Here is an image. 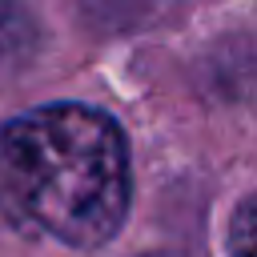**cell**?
<instances>
[{
	"instance_id": "277c9868",
	"label": "cell",
	"mask_w": 257,
	"mask_h": 257,
	"mask_svg": "<svg viewBox=\"0 0 257 257\" xmlns=\"http://www.w3.org/2000/svg\"><path fill=\"white\" fill-rule=\"evenodd\" d=\"M137 257H185V253H173V249H157V253H137Z\"/></svg>"
},
{
	"instance_id": "7a4b0ae2",
	"label": "cell",
	"mask_w": 257,
	"mask_h": 257,
	"mask_svg": "<svg viewBox=\"0 0 257 257\" xmlns=\"http://www.w3.org/2000/svg\"><path fill=\"white\" fill-rule=\"evenodd\" d=\"M32 44H36V28H32L28 12L8 4V0H0V72H8L12 64L28 60Z\"/></svg>"
},
{
	"instance_id": "3957f363",
	"label": "cell",
	"mask_w": 257,
	"mask_h": 257,
	"mask_svg": "<svg viewBox=\"0 0 257 257\" xmlns=\"http://www.w3.org/2000/svg\"><path fill=\"white\" fill-rule=\"evenodd\" d=\"M229 257H257V193L237 201L229 217Z\"/></svg>"
},
{
	"instance_id": "6da1fadb",
	"label": "cell",
	"mask_w": 257,
	"mask_h": 257,
	"mask_svg": "<svg viewBox=\"0 0 257 257\" xmlns=\"http://www.w3.org/2000/svg\"><path fill=\"white\" fill-rule=\"evenodd\" d=\"M120 124L88 104H44L0 124V217L68 249H100L128 217Z\"/></svg>"
}]
</instances>
